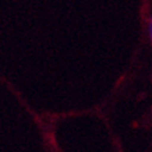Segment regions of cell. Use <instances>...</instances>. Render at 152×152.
<instances>
[{
    "instance_id": "6da1fadb",
    "label": "cell",
    "mask_w": 152,
    "mask_h": 152,
    "mask_svg": "<svg viewBox=\"0 0 152 152\" xmlns=\"http://www.w3.org/2000/svg\"><path fill=\"white\" fill-rule=\"evenodd\" d=\"M149 37H151V39H152V20L149 21Z\"/></svg>"
}]
</instances>
